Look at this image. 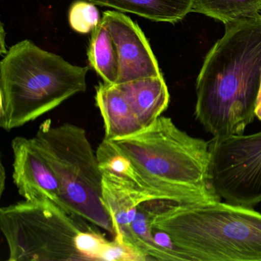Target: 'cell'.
<instances>
[{
	"mask_svg": "<svg viewBox=\"0 0 261 261\" xmlns=\"http://www.w3.org/2000/svg\"><path fill=\"white\" fill-rule=\"evenodd\" d=\"M101 20L108 27L118 54L116 85L163 75L149 42L137 23L116 11L105 12Z\"/></svg>",
	"mask_w": 261,
	"mask_h": 261,
	"instance_id": "8",
	"label": "cell"
},
{
	"mask_svg": "<svg viewBox=\"0 0 261 261\" xmlns=\"http://www.w3.org/2000/svg\"><path fill=\"white\" fill-rule=\"evenodd\" d=\"M88 56L90 65L103 79V82L110 85L117 84L118 54L109 30L102 20L92 31Z\"/></svg>",
	"mask_w": 261,
	"mask_h": 261,
	"instance_id": "14",
	"label": "cell"
},
{
	"mask_svg": "<svg viewBox=\"0 0 261 261\" xmlns=\"http://www.w3.org/2000/svg\"><path fill=\"white\" fill-rule=\"evenodd\" d=\"M214 188L226 202L251 207L261 201V131L210 140Z\"/></svg>",
	"mask_w": 261,
	"mask_h": 261,
	"instance_id": "7",
	"label": "cell"
},
{
	"mask_svg": "<svg viewBox=\"0 0 261 261\" xmlns=\"http://www.w3.org/2000/svg\"><path fill=\"white\" fill-rule=\"evenodd\" d=\"M1 30H2V32H1V40H2V45H1V54H4V53H5V54H7V51H7V50H6V48H4V45H5V44H4V35H5V33H4V27H3V25H2V29H1Z\"/></svg>",
	"mask_w": 261,
	"mask_h": 261,
	"instance_id": "18",
	"label": "cell"
},
{
	"mask_svg": "<svg viewBox=\"0 0 261 261\" xmlns=\"http://www.w3.org/2000/svg\"><path fill=\"white\" fill-rule=\"evenodd\" d=\"M152 224L184 260L261 261V213L253 207L158 199Z\"/></svg>",
	"mask_w": 261,
	"mask_h": 261,
	"instance_id": "4",
	"label": "cell"
},
{
	"mask_svg": "<svg viewBox=\"0 0 261 261\" xmlns=\"http://www.w3.org/2000/svg\"><path fill=\"white\" fill-rule=\"evenodd\" d=\"M191 13L230 23L260 16L261 0H192Z\"/></svg>",
	"mask_w": 261,
	"mask_h": 261,
	"instance_id": "15",
	"label": "cell"
},
{
	"mask_svg": "<svg viewBox=\"0 0 261 261\" xmlns=\"http://www.w3.org/2000/svg\"><path fill=\"white\" fill-rule=\"evenodd\" d=\"M98 227L48 200H24L0 209L8 261L140 260Z\"/></svg>",
	"mask_w": 261,
	"mask_h": 261,
	"instance_id": "3",
	"label": "cell"
},
{
	"mask_svg": "<svg viewBox=\"0 0 261 261\" xmlns=\"http://www.w3.org/2000/svg\"><path fill=\"white\" fill-rule=\"evenodd\" d=\"M88 71L32 41L18 42L0 62V126L21 127L85 92Z\"/></svg>",
	"mask_w": 261,
	"mask_h": 261,
	"instance_id": "5",
	"label": "cell"
},
{
	"mask_svg": "<svg viewBox=\"0 0 261 261\" xmlns=\"http://www.w3.org/2000/svg\"><path fill=\"white\" fill-rule=\"evenodd\" d=\"M96 6L111 7L154 22L176 23L192 9V0H85Z\"/></svg>",
	"mask_w": 261,
	"mask_h": 261,
	"instance_id": "13",
	"label": "cell"
},
{
	"mask_svg": "<svg viewBox=\"0 0 261 261\" xmlns=\"http://www.w3.org/2000/svg\"><path fill=\"white\" fill-rule=\"evenodd\" d=\"M109 141L129 161V181L157 199L178 204L221 201L212 183L210 142L189 135L169 117Z\"/></svg>",
	"mask_w": 261,
	"mask_h": 261,
	"instance_id": "2",
	"label": "cell"
},
{
	"mask_svg": "<svg viewBox=\"0 0 261 261\" xmlns=\"http://www.w3.org/2000/svg\"><path fill=\"white\" fill-rule=\"evenodd\" d=\"M6 180H7V172L4 164L1 163V169H0V195L2 196L5 189Z\"/></svg>",
	"mask_w": 261,
	"mask_h": 261,
	"instance_id": "17",
	"label": "cell"
},
{
	"mask_svg": "<svg viewBox=\"0 0 261 261\" xmlns=\"http://www.w3.org/2000/svg\"><path fill=\"white\" fill-rule=\"evenodd\" d=\"M12 149L13 181L19 195L25 201L48 200L65 209L59 180L32 138L15 137Z\"/></svg>",
	"mask_w": 261,
	"mask_h": 261,
	"instance_id": "9",
	"label": "cell"
},
{
	"mask_svg": "<svg viewBox=\"0 0 261 261\" xmlns=\"http://www.w3.org/2000/svg\"><path fill=\"white\" fill-rule=\"evenodd\" d=\"M124 93L143 128L155 122L167 109L170 100L163 75L117 84Z\"/></svg>",
	"mask_w": 261,
	"mask_h": 261,
	"instance_id": "12",
	"label": "cell"
},
{
	"mask_svg": "<svg viewBox=\"0 0 261 261\" xmlns=\"http://www.w3.org/2000/svg\"><path fill=\"white\" fill-rule=\"evenodd\" d=\"M95 100L103 118L105 140L124 138L144 129L118 85L99 84Z\"/></svg>",
	"mask_w": 261,
	"mask_h": 261,
	"instance_id": "11",
	"label": "cell"
},
{
	"mask_svg": "<svg viewBox=\"0 0 261 261\" xmlns=\"http://www.w3.org/2000/svg\"><path fill=\"white\" fill-rule=\"evenodd\" d=\"M224 25L196 82L195 118L213 138L244 134L261 88V16Z\"/></svg>",
	"mask_w": 261,
	"mask_h": 261,
	"instance_id": "1",
	"label": "cell"
},
{
	"mask_svg": "<svg viewBox=\"0 0 261 261\" xmlns=\"http://www.w3.org/2000/svg\"><path fill=\"white\" fill-rule=\"evenodd\" d=\"M101 171L102 202L112 222L114 239L124 245L139 204L146 200L157 198L124 177L109 171Z\"/></svg>",
	"mask_w": 261,
	"mask_h": 261,
	"instance_id": "10",
	"label": "cell"
},
{
	"mask_svg": "<svg viewBox=\"0 0 261 261\" xmlns=\"http://www.w3.org/2000/svg\"><path fill=\"white\" fill-rule=\"evenodd\" d=\"M256 116L261 120V88L259 92V100H258L257 108H256Z\"/></svg>",
	"mask_w": 261,
	"mask_h": 261,
	"instance_id": "19",
	"label": "cell"
},
{
	"mask_svg": "<svg viewBox=\"0 0 261 261\" xmlns=\"http://www.w3.org/2000/svg\"><path fill=\"white\" fill-rule=\"evenodd\" d=\"M68 19L72 30L82 34L92 32L101 20L96 5L85 0H79L71 5Z\"/></svg>",
	"mask_w": 261,
	"mask_h": 261,
	"instance_id": "16",
	"label": "cell"
},
{
	"mask_svg": "<svg viewBox=\"0 0 261 261\" xmlns=\"http://www.w3.org/2000/svg\"><path fill=\"white\" fill-rule=\"evenodd\" d=\"M32 140L59 180L65 210L114 235L102 202L103 174L85 129L46 120Z\"/></svg>",
	"mask_w": 261,
	"mask_h": 261,
	"instance_id": "6",
	"label": "cell"
}]
</instances>
